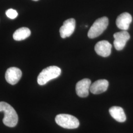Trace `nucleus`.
Wrapping results in <instances>:
<instances>
[{
	"label": "nucleus",
	"instance_id": "obj_1",
	"mask_svg": "<svg viewBox=\"0 0 133 133\" xmlns=\"http://www.w3.org/2000/svg\"><path fill=\"white\" fill-rule=\"evenodd\" d=\"M0 112H4L3 123L9 127H14L18 123V116L15 109L5 102H0Z\"/></svg>",
	"mask_w": 133,
	"mask_h": 133
},
{
	"label": "nucleus",
	"instance_id": "obj_2",
	"mask_svg": "<svg viewBox=\"0 0 133 133\" xmlns=\"http://www.w3.org/2000/svg\"><path fill=\"white\" fill-rule=\"evenodd\" d=\"M61 73V70L58 66H52L47 67L39 74L37 78L38 83L40 85H45L49 81L60 76Z\"/></svg>",
	"mask_w": 133,
	"mask_h": 133
},
{
	"label": "nucleus",
	"instance_id": "obj_3",
	"mask_svg": "<svg viewBox=\"0 0 133 133\" xmlns=\"http://www.w3.org/2000/svg\"><path fill=\"white\" fill-rule=\"evenodd\" d=\"M56 123L65 129H76L79 125V122L76 117L68 114H60L55 117Z\"/></svg>",
	"mask_w": 133,
	"mask_h": 133
},
{
	"label": "nucleus",
	"instance_id": "obj_4",
	"mask_svg": "<svg viewBox=\"0 0 133 133\" xmlns=\"http://www.w3.org/2000/svg\"><path fill=\"white\" fill-rule=\"evenodd\" d=\"M109 19L107 17H102L97 19L91 27L88 33V37L90 38L98 37L107 28Z\"/></svg>",
	"mask_w": 133,
	"mask_h": 133
},
{
	"label": "nucleus",
	"instance_id": "obj_5",
	"mask_svg": "<svg viewBox=\"0 0 133 133\" xmlns=\"http://www.w3.org/2000/svg\"><path fill=\"white\" fill-rule=\"evenodd\" d=\"M114 48L117 50H121L126 45L127 41L130 38V36L126 31H122L114 35Z\"/></svg>",
	"mask_w": 133,
	"mask_h": 133
},
{
	"label": "nucleus",
	"instance_id": "obj_6",
	"mask_svg": "<svg viewBox=\"0 0 133 133\" xmlns=\"http://www.w3.org/2000/svg\"><path fill=\"white\" fill-rule=\"evenodd\" d=\"M76 28V20L74 18H70L65 21L63 25L60 29L59 32L61 38H66L71 36Z\"/></svg>",
	"mask_w": 133,
	"mask_h": 133
},
{
	"label": "nucleus",
	"instance_id": "obj_7",
	"mask_svg": "<svg viewBox=\"0 0 133 133\" xmlns=\"http://www.w3.org/2000/svg\"><path fill=\"white\" fill-rule=\"evenodd\" d=\"M22 76V71L17 68L11 67L9 68L5 72V78L6 81L11 85L16 84Z\"/></svg>",
	"mask_w": 133,
	"mask_h": 133
},
{
	"label": "nucleus",
	"instance_id": "obj_8",
	"mask_svg": "<svg viewBox=\"0 0 133 133\" xmlns=\"http://www.w3.org/2000/svg\"><path fill=\"white\" fill-rule=\"evenodd\" d=\"M91 81L88 78H84L79 81L76 83V90L79 97L85 98L89 95V91L91 84Z\"/></svg>",
	"mask_w": 133,
	"mask_h": 133
},
{
	"label": "nucleus",
	"instance_id": "obj_9",
	"mask_svg": "<svg viewBox=\"0 0 133 133\" xmlns=\"http://www.w3.org/2000/svg\"><path fill=\"white\" fill-rule=\"evenodd\" d=\"M112 45L107 41H101L97 43L95 46V50L98 55L102 57L109 56L111 51Z\"/></svg>",
	"mask_w": 133,
	"mask_h": 133
},
{
	"label": "nucleus",
	"instance_id": "obj_10",
	"mask_svg": "<svg viewBox=\"0 0 133 133\" xmlns=\"http://www.w3.org/2000/svg\"><path fill=\"white\" fill-rule=\"evenodd\" d=\"M132 21V17L131 15L128 12H124L117 17L116 24L118 28L123 31H126L129 28Z\"/></svg>",
	"mask_w": 133,
	"mask_h": 133
},
{
	"label": "nucleus",
	"instance_id": "obj_11",
	"mask_svg": "<svg viewBox=\"0 0 133 133\" xmlns=\"http://www.w3.org/2000/svg\"><path fill=\"white\" fill-rule=\"evenodd\" d=\"M109 82L105 79H100L92 83L90 87V91L93 94H99L107 90Z\"/></svg>",
	"mask_w": 133,
	"mask_h": 133
},
{
	"label": "nucleus",
	"instance_id": "obj_12",
	"mask_svg": "<svg viewBox=\"0 0 133 133\" xmlns=\"http://www.w3.org/2000/svg\"><path fill=\"white\" fill-rule=\"evenodd\" d=\"M110 115L115 120L119 122H124L126 120V116L122 108L117 106H114L109 109Z\"/></svg>",
	"mask_w": 133,
	"mask_h": 133
},
{
	"label": "nucleus",
	"instance_id": "obj_13",
	"mask_svg": "<svg viewBox=\"0 0 133 133\" xmlns=\"http://www.w3.org/2000/svg\"><path fill=\"white\" fill-rule=\"evenodd\" d=\"M31 31L26 27H22L17 29L13 35L14 40L20 41L28 38L31 35Z\"/></svg>",
	"mask_w": 133,
	"mask_h": 133
},
{
	"label": "nucleus",
	"instance_id": "obj_14",
	"mask_svg": "<svg viewBox=\"0 0 133 133\" xmlns=\"http://www.w3.org/2000/svg\"><path fill=\"white\" fill-rule=\"evenodd\" d=\"M5 14L9 18L12 19L15 18L18 15V13L16 10L11 9L7 10L5 12Z\"/></svg>",
	"mask_w": 133,
	"mask_h": 133
},
{
	"label": "nucleus",
	"instance_id": "obj_15",
	"mask_svg": "<svg viewBox=\"0 0 133 133\" xmlns=\"http://www.w3.org/2000/svg\"><path fill=\"white\" fill-rule=\"evenodd\" d=\"M33 1H38V0H33Z\"/></svg>",
	"mask_w": 133,
	"mask_h": 133
}]
</instances>
